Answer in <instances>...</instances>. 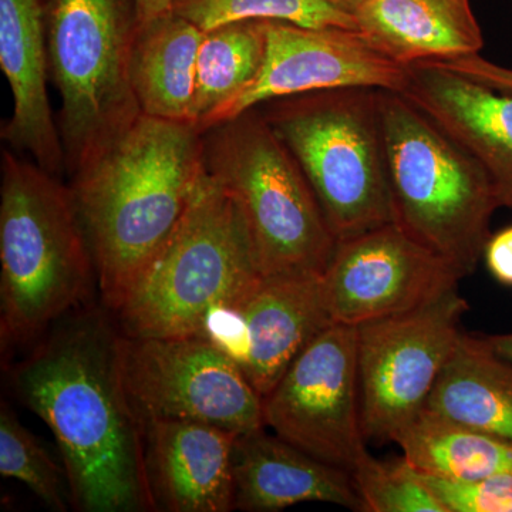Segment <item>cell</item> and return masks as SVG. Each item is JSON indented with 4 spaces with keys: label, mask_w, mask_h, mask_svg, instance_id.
Listing matches in <instances>:
<instances>
[{
    "label": "cell",
    "mask_w": 512,
    "mask_h": 512,
    "mask_svg": "<svg viewBox=\"0 0 512 512\" xmlns=\"http://www.w3.org/2000/svg\"><path fill=\"white\" fill-rule=\"evenodd\" d=\"M138 23L147 22L173 10L174 0H134Z\"/></svg>",
    "instance_id": "f546056e"
},
{
    "label": "cell",
    "mask_w": 512,
    "mask_h": 512,
    "mask_svg": "<svg viewBox=\"0 0 512 512\" xmlns=\"http://www.w3.org/2000/svg\"><path fill=\"white\" fill-rule=\"evenodd\" d=\"M494 353L503 357L512 365V333H498V335H483Z\"/></svg>",
    "instance_id": "4dcf8cb0"
},
{
    "label": "cell",
    "mask_w": 512,
    "mask_h": 512,
    "mask_svg": "<svg viewBox=\"0 0 512 512\" xmlns=\"http://www.w3.org/2000/svg\"><path fill=\"white\" fill-rule=\"evenodd\" d=\"M204 35L173 10L138 23L128 67L141 113L194 124L197 60Z\"/></svg>",
    "instance_id": "ffe728a7"
},
{
    "label": "cell",
    "mask_w": 512,
    "mask_h": 512,
    "mask_svg": "<svg viewBox=\"0 0 512 512\" xmlns=\"http://www.w3.org/2000/svg\"><path fill=\"white\" fill-rule=\"evenodd\" d=\"M259 276L237 202L205 170L183 218L113 313L128 338L194 336L215 305Z\"/></svg>",
    "instance_id": "8992f818"
},
{
    "label": "cell",
    "mask_w": 512,
    "mask_h": 512,
    "mask_svg": "<svg viewBox=\"0 0 512 512\" xmlns=\"http://www.w3.org/2000/svg\"><path fill=\"white\" fill-rule=\"evenodd\" d=\"M394 224L450 262L476 271L501 208L480 161L412 101L379 90Z\"/></svg>",
    "instance_id": "277c9868"
},
{
    "label": "cell",
    "mask_w": 512,
    "mask_h": 512,
    "mask_svg": "<svg viewBox=\"0 0 512 512\" xmlns=\"http://www.w3.org/2000/svg\"><path fill=\"white\" fill-rule=\"evenodd\" d=\"M258 109L301 167L338 242L393 224L379 90L296 94Z\"/></svg>",
    "instance_id": "5b68a950"
},
{
    "label": "cell",
    "mask_w": 512,
    "mask_h": 512,
    "mask_svg": "<svg viewBox=\"0 0 512 512\" xmlns=\"http://www.w3.org/2000/svg\"><path fill=\"white\" fill-rule=\"evenodd\" d=\"M47 8L49 0H0V67L13 97L2 140L59 177L66 158L47 92Z\"/></svg>",
    "instance_id": "2e32d148"
},
{
    "label": "cell",
    "mask_w": 512,
    "mask_h": 512,
    "mask_svg": "<svg viewBox=\"0 0 512 512\" xmlns=\"http://www.w3.org/2000/svg\"><path fill=\"white\" fill-rule=\"evenodd\" d=\"M138 25L134 0H49L50 79L70 175L89 164L141 116L130 80Z\"/></svg>",
    "instance_id": "ba28073f"
},
{
    "label": "cell",
    "mask_w": 512,
    "mask_h": 512,
    "mask_svg": "<svg viewBox=\"0 0 512 512\" xmlns=\"http://www.w3.org/2000/svg\"><path fill=\"white\" fill-rule=\"evenodd\" d=\"M264 64L254 83L208 120L217 126L266 101L322 90L375 89L400 93L409 66L394 62L359 29L309 28L266 20Z\"/></svg>",
    "instance_id": "5bb4252c"
},
{
    "label": "cell",
    "mask_w": 512,
    "mask_h": 512,
    "mask_svg": "<svg viewBox=\"0 0 512 512\" xmlns=\"http://www.w3.org/2000/svg\"><path fill=\"white\" fill-rule=\"evenodd\" d=\"M204 165L237 202L261 275H323L338 239L258 107L204 131Z\"/></svg>",
    "instance_id": "52a82bcc"
},
{
    "label": "cell",
    "mask_w": 512,
    "mask_h": 512,
    "mask_svg": "<svg viewBox=\"0 0 512 512\" xmlns=\"http://www.w3.org/2000/svg\"><path fill=\"white\" fill-rule=\"evenodd\" d=\"M463 278L393 222L338 242L322 282L333 322L359 326L421 308Z\"/></svg>",
    "instance_id": "4fadbf2b"
},
{
    "label": "cell",
    "mask_w": 512,
    "mask_h": 512,
    "mask_svg": "<svg viewBox=\"0 0 512 512\" xmlns=\"http://www.w3.org/2000/svg\"><path fill=\"white\" fill-rule=\"evenodd\" d=\"M322 2L328 3L332 8L340 10V12L348 13V15H352L355 18L359 9L362 8L365 3L369 2V0H322Z\"/></svg>",
    "instance_id": "1f68e13d"
},
{
    "label": "cell",
    "mask_w": 512,
    "mask_h": 512,
    "mask_svg": "<svg viewBox=\"0 0 512 512\" xmlns=\"http://www.w3.org/2000/svg\"><path fill=\"white\" fill-rule=\"evenodd\" d=\"M424 409L512 443L511 363L461 332Z\"/></svg>",
    "instance_id": "44dd1931"
},
{
    "label": "cell",
    "mask_w": 512,
    "mask_h": 512,
    "mask_svg": "<svg viewBox=\"0 0 512 512\" xmlns=\"http://www.w3.org/2000/svg\"><path fill=\"white\" fill-rule=\"evenodd\" d=\"M266 20H242L205 32L197 60L194 124L208 120L254 83L266 50Z\"/></svg>",
    "instance_id": "603a6c76"
},
{
    "label": "cell",
    "mask_w": 512,
    "mask_h": 512,
    "mask_svg": "<svg viewBox=\"0 0 512 512\" xmlns=\"http://www.w3.org/2000/svg\"><path fill=\"white\" fill-rule=\"evenodd\" d=\"M173 12L204 32L242 20H281L309 28H356L348 13L322 0H174Z\"/></svg>",
    "instance_id": "cb8c5ba5"
},
{
    "label": "cell",
    "mask_w": 512,
    "mask_h": 512,
    "mask_svg": "<svg viewBox=\"0 0 512 512\" xmlns=\"http://www.w3.org/2000/svg\"><path fill=\"white\" fill-rule=\"evenodd\" d=\"M427 63L436 64L443 69L461 74V76L468 77V79L491 87V89L512 93V69L484 59L483 56L473 55Z\"/></svg>",
    "instance_id": "83f0119b"
},
{
    "label": "cell",
    "mask_w": 512,
    "mask_h": 512,
    "mask_svg": "<svg viewBox=\"0 0 512 512\" xmlns=\"http://www.w3.org/2000/svg\"><path fill=\"white\" fill-rule=\"evenodd\" d=\"M356 26L403 66L480 55L483 30L470 0H369Z\"/></svg>",
    "instance_id": "d6986e66"
},
{
    "label": "cell",
    "mask_w": 512,
    "mask_h": 512,
    "mask_svg": "<svg viewBox=\"0 0 512 512\" xmlns=\"http://www.w3.org/2000/svg\"><path fill=\"white\" fill-rule=\"evenodd\" d=\"M467 311L468 302L454 289L414 311L356 326L366 441L394 443L426 407Z\"/></svg>",
    "instance_id": "9c48e42d"
},
{
    "label": "cell",
    "mask_w": 512,
    "mask_h": 512,
    "mask_svg": "<svg viewBox=\"0 0 512 512\" xmlns=\"http://www.w3.org/2000/svg\"><path fill=\"white\" fill-rule=\"evenodd\" d=\"M141 431L154 511L234 510L232 451L238 434L180 420L146 421Z\"/></svg>",
    "instance_id": "9a60e30c"
},
{
    "label": "cell",
    "mask_w": 512,
    "mask_h": 512,
    "mask_svg": "<svg viewBox=\"0 0 512 512\" xmlns=\"http://www.w3.org/2000/svg\"><path fill=\"white\" fill-rule=\"evenodd\" d=\"M332 323L322 275H261L215 305L194 336L234 362L264 400Z\"/></svg>",
    "instance_id": "7c38bea8"
},
{
    "label": "cell",
    "mask_w": 512,
    "mask_h": 512,
    "mask_svg": "<svg viewBox=\"0 0 512 512\" xmlns=\"http://www.w3.org/2000/svg\"><path fill=\"white\" fill-rule=\"evenodd\" d=\"M356 326L332 323L264 399L272 433L330 466L355 470L369 451L362 426Z\"/></svg>",
    "instance_id": "8fae6325"
},
{
    "label": "cell",
    "mask_w": 512,
    "mask_h": 512,
    "mask_svg": "<svg viewBox=\"0 0 512 512\" xmlns=\"http://www.w3.org/2000/svg\"><path fill=\"white\" fill-rule=\"evenodd\" d=\"M123 375L140 424L195 421L235 434L265 427L264 400L244 373L197 336L123 339Z\"/></svg>",
    "instance_id": "30bf717a"
},
{
    "label": "cell",
    "mask_w": 512,
    "mask_h": 512,
    "mask_svg": "<svg viewBox=\"0 0 512 512\" xmlns=\"http://www.w3.org/2000/svg\"><path fill=\"white\" fill-rule=\"evenodd\" d=\"M0 345H28L92 298L96 264L70 185L2 154Z\"/></svg>",
    "instance_id": "3957f363"
},
{
    "label": "cell",
    "mask_w": 512,
    "mask_h": 512,
    "mask_svg": "<svg viewBox=\"0 0 512 512\" xmlns=\"http://www.w3.org/2000/svg\"><path fill=\"white\" fill-rule=\"evenodd\" d=\"M0 474L25 484L50 510H67L62 471L5 403L0 409Z\"/></svg>",
    "instance_id": "484cf974"
},
{
    "label": "cell",
    "mask_w": 512,
    "mask_h": 512,
    "mask_svg": "<svg viewBox=\"0 0 512 512\" xmlns=\"http://www.w3.org/2000/svg\"><path fill=\"white\" fill-rule=\"evenodd\" d=\"M204 173L200 128L141 114L70 175L101 299L111 312L177 227Z\"/></svg>",
    "instance_id": "7a4b0ae2"
},
{
    "label": "cell",
    "mask_w": 512,
    "mask_h": 512,
    "mask_svg": "<svg viewBox=\"0 0 512 512\" xmlns=\"http://www.w3.org/2000/svg\"><path fill=\"white\" fill-rule=\"evenodd\" d=\"M234 510L274 512L302 503L362 511L352 474L262 429L238 434L232 451Z\"/></svg>",
    "instance_id": "ac0fdd59"
},
{
    "label": "cell",
    "mask_w": 512,
    "mask_h": 512,
    "mask_svg": "<svg viewBox=\"0 0 512 512\" xmlns=\"http://www.w3.org/2000/svg\"><path fill=\"white\" fill-rule=\"evenodd\" d=\"M400 94L480 161L501 207L512 210V93L419 63L409 66Z\"/></svg>",
    "instance_id": "e0dca14e"
},
{
    "label": "cell",
    "mask_w": 512,
    "mask_h": 512,
    "mask_svg": "<svg viewBox=\"0 0 512 512\" xmlns=\"http://www.w3.org/2000/svg\"><path fill=\"white\" fill-rule=\"evenodd\" d=\"M483 259L495 281L512 288V225L491 234L485 244Z\"/></svg>",
    "instance_id": "f1b7e54d"
},
{
    "label": "cell",
    "mask_w": 512,
    "mask_h": 512,
    "mask_svg": "<svg viewBox=\"0 0 512 512\" xmlns=\"http://www.w3.org/2000/svg\"><path fill=\"white\" fill-rule=\"evenodd\" d=\"M419 476L447 512H512V474L473 481L447 480L421 473Z\"/></svg>",
    "instance_id": "4316f807"
},
{
    "label": "cell",
    "mask_w": 512,
    "mask_h": 512,
    "mask_svg": "<svg viewBox=\"0 0 512 512\" xmlns=\"http://www.w3.org/2000/svg\"><path fill=\"white\" fill-rule=\"evenodd\" d=\"M394 443L426 476L473 481L512 474V443L423 409Z\"/></svg>",
    "instance_id": "7402d4cb"
},
{
    "label": "cell",
    "mask_w": 512,
    "mask_h": 512,
    "mask_svg": "<svg viewBox=\"0 0 512 512\" xmlns=\"http://www.w3.org/2000/svg\"><path fill=\"white\" fill-rule=\"evenodd\" d=\"M352 478L363 512H447L404 457L379 460L367 453Z\"/></svg>",
    "instance_id": "d4e9b609"
},
{
    "label": "cell",
    "mask_w": 512,
    "mask_h": 512,
    "mask_svg": "<svg viewBox=\"0 0 512 512\" xmlns=\"http://www.w3.org/2000/svg\"><path fill=\"white\" fill-rule=\"evenodd\" d=\"M123 339L106 313L84 306L10 370L20 402L55 434L70 498L83 512L153 511L143 431L124 384Z\"/></svg>",
    "instance_id": "6da1fadb"
}]
</instances>
